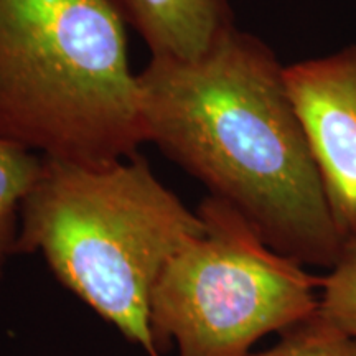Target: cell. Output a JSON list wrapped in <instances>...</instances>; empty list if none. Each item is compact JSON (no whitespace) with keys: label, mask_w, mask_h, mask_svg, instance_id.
<instances>
[{"label":"cell","mask_w":356,"mask_h":356,"mask_svg":"<svg viewBox=\"0 0 356 356\" xmlns=\"http://www.w3.org/2000/svg\"><path fill=\"white\" fill-rule=\"evenodd\" d=\"M114 0H0V139L106 165L147 144Z\"/></svg>","instance_id":"obj_3"},{"label":"cell","mask_w":356,"mask_h":356,"mask_svg":"<svg viewBox=\"0 0 356 356\" xmlns=\"http://www.w3.org/2000/svg\"><path fill=\"white\" fill-rule=\"evenodd\" d=\"M249 356H356V338L318 309L280 333L274 346Z\"/></svg>","instance_id":"obj_8"},{"label":"cell","mask_w":356,"mask_h":356,"mask_svg":"<svg viewBox=\"0 0 356 356\" xmlns=\"http://www.w3.org/2000/svg\"><path fill=\"white\" fill-rule=\"evenodd\" d=\"M345 252H353V254H356V239H355V241L346 244Z\"/></svg>","instance_id":"obj_10"},{"label":"cell","mask_w":356,"mask_h":356,"mask_svg":"<svg viewBox=\"0 0 356 356\" xmlns=\"http://www.w3.org/2000/svg\"><path fill=\"white\" fill-rule=\"evenodd\" d=\"M43 155L0 139V277L15 252L20 228V208L37 184Z\"/></svg>","instance_id":"obj_7"},{"label":"cell","mask_w":356,"mask_h":356,"mask_svg":"<svg viewBox=\"0 0 356 356\" xmlns=\"http://www.w3.org/2000/svg\"><path fill=\"white\" fill-rule=\"evenodd\" d=\"M286 83L346 248L356 239V44L286 65Z\"/></svg>","instance_id":"obj_5"},{"label":"cell","mask_w":356,"mask_h":356,"mask_svg":"<svg viewBox=\"0 0 356 356\" xmlns=\"http://www.w3.org/2000/svg\"><path fill=\"white\" fill-rule=\"evenodd\" d=\"M137 76L147 142L280 254L305 267L338 264L345 241L286 65L264 40L234 26L200 58L150 56Z\"/></svg>","instance_id":"obj_1"},{"label":"cell","mask_w":356,"mask_h":356,"mask_svg":"<svg viewBox=\"0 0 356 356\" xmlns=\"http://www.w3.org/2000/svg\"><path fill=\"white\" fill-rule=\"evenodd\" d=\"M150 56L195 60L234 29L229 0H114Z\"/></svg>","instance_id":"obj_6"},{"label":"cell","mask_w":356,"mask_h":356,"mask_svg":"<svg viewBox=\"0 0 356 356\" xmlns=\"http://www.w3.org/2000/svg\"><path fill=\"white\" fill-rule=\"evenodd\" d=\"M320 310L356 338V254L345 252L323 275Z\"/></svg>","instance_id":"obj_9"},{"label":"cell","mask_w":356,"mask_h":356,"mask_svg":"<svg viewBox=\"0 0 356 356\" xmlns=\"http://www.w3.org/2000/svg\"><path fill=\"white\" fill-rule=\"evenodd\" d=\"M204 233L142 155L79 165L43 157L20 208L15 252L43 256L58 282L147 356L150 297L167 262Z\"/></svg>","instance_id":"obj_2"},{"label":"cell","mask_w":356,"mask_h":356,"mask_svg":"<svg viewBox=\"0 0 356 356\" xmlns=\"http://www.w3.org/2000/svg\"><path fill=\"white\" fill-rule=\"evenodd\" d=\"M204 233L177 252L150 297V332L160 355L249 356L320 309L323 277L280 254L228 203L204 197Z\"/></svg>","instance_id":"obj_4"}]
</instances>
